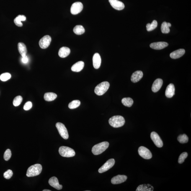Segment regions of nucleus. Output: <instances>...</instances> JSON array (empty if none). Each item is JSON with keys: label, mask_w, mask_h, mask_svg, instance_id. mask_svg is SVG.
Masks as SVG:
<instances>
[{"label": "nucleus", "mask_w": 191, "mask_h": 191, "mask_svg": "<svg viewBox=\"0 0 191 191\" xmlns=\"http://www.w3.org/2000/svg\"><path fill=\"white\" fill-rule=\"evenodd\" d=\"M57 97V94L53 92L45 93L44 96V99L46 101H51L54 100Z\"/></svg>", "instance_id": "obj_27"}, {"label": "nucleus", "mask_w": 191, "mask_h": 191, "mask_svg": "<svg viewBox=\"0 0 191 191\" xmlns=\"http://www.w3.org/2000/svg\"><path fill=\"white\" fill-rule=\"evenodd\" d=\"M71 53L69 48L66 47H63L60 49L58 52V55L61 58H65L68 56Z\"/></svg>", "instance_id": "obj_21"}, {"label": "nucleus", "mask_w": 191, "mask_h": 191, "mask_svg": "<svg viewBox=\"0 0 191 191\" xmlns=\"http://www.w3.org/2000/svg\"><path fill=\"white\" fill-rule=\"evenodd\" d=\"M158 22L156 20H154L151 24H147L146 28L148 31H151L156 29L158 26Z\"/></svg>", "instance_id": "obj_30"}, {"label": "nucleus", "mask_w": 191, "mask_h": 191, "mask_svg": "<svg viewBox=\"0 0 191 191\" xmlns=\"http://www.w3.org/2000/svg\"><path fill=\"white\" fill-rule=\"evenodd\" d=\"M115 163V161L114 159H111L108 160L99 169V173H103L108 171L109 169L113 167Z\"/></svg>", "instance_id": "obj_8"}, {"label": "nucleus", "mask_w": 191, "mask_h": 191, "mask_svg": "<svg viewBox=\"0 0 191 191\" xmlns=\"http://www.w3.org/2000/svg\"><path fill=\"white\" fill-rule=\"evenodd\" d=\"M22 61L23 63H26L28 61V58L26 56H25L22 57Z\"/></svg>", "instance_id": "obj_39"}, {"label": "nucleus", "mask_w": 191, "mask_h": 191, "mask_svg": "<svg viewBox=\"0 0 191 191\" xmlns=\"http://www.w3.org/2000/svg\"><path fill=\"white\" fill-rule=\"evenodd\" d=\"M43 191H51V190H47V189H44V190H43Z\"/></svg>", "instance_id": "obj_40"}, {"label": "nucleus", "mask_w": 191, "mask_h": 191, "mask_svg": "<svg viewBox=\"0 0 191 191\" xmlns=\"http://www.w3.org/2000/svg\"><path fill=\"white\" fill-rule=\"evenodd\" d=\"M11 75L9 73H5L1 74L0 76V79L3 81H6L10 79Z\"/></svg>", "instance_id": "obj_34"}, {"label": "nucleus", "mask_w": 191, "mask_h": 191, "mask_svg": "<svg viewBox=\"0 0 191 191\" xmlns=\"http://www.w3.org/2000/svg\"><path fill=\"white\" fill-rule=\"evenodd\" d=\"M49 183L52 187L57 190H61L63 188V185H60L59 183L58 179L56 177H53L51 178L49 181Z\"/></svg>", "instance_id": "obj_15"}, {"label": "nucleus", "mask_w": 191, "mask_h": 191, "mask_svg": "<svg viewBox=\"0 0 191 191\" xmlns=\"http://www.w3.org/2000/svg\"><path fill=\"white\" fill-rule=\"evenodd\" d=\"M175 87L173 84H170L166 88L165 91L166 97L171 98L175 94Z\"/></svg>", "instance_id": "obj_18"}, {"label": "nucleus", "mask_w": 191, "mask_h": 191, "mask_svg": "<svg viewBox=\"0 0 191 191\" xmlns=\"http://www.w3.org/2000/svg\"><path fill=\"white\" fill-rule=\"evenodd\" d=\"M73 32L77 35H81L84 33L85 29L81 25H77L73 29Z\"/></svg>", "instance_id": "obj_29"}, {"label": "nucleus", "mask_w": 191, "mask_h": 191, "mask_svg": "<svg viewBox=\"0 0 191 191\" xmlns=\"http://www.w3.org/2000/svg\"><path fill=\"white\" fill-rule=\"evenodd\" d=\"M56 126L62 138L65 140L68 139L69 138V135L65 125L61 122H58L56 124Z\"/></svg>", "instance_id": "obj_6"}, {"label": "nucleus", "mask_w": 191, "mask_h": 191, "mask_svg": "<svg viewBox=\"0 0 191 191\" xmlns=\"http://www.w3.org/2000/svg\"><path fill=\"white\" fill-rule=\"evenodd\" d=\"M32 103L30 101L27 102L24 104V110H28L32 108Z\"/></svg>", "instance_id": "obj_38"}, {"label": "nucleus", "mask_w": 191, "mask_h": 191, "mask_svg": "<svg viewBox=\"0 0 191 191\" xmlns=\"http://www.w3.org/2000/svg\"><path fill=\"white\" fill-rule=\"evenodd\" d=\"M127 177L124 175H118L115 176L111 179V183L113 184H119L125 182L127 180Z\"/></svg>", "instance_id": "obj_14"}, {"label": "nucleus", "mask_w": 191, "mask_h": 191, "mask_svg": "<svg viewBox=\"0 0 191 191\" xmlns=\"http://www.w3.org/2000/svg\"><path fill=\"white\" fill-rule=\"evenodd\" d=\"M171 24L169 23L164 22L161 26V31L163 33L167 34L170 32L169 27H171Z\"/></svg>", "instance_id": "obj_26"}, {"label": "nucleus", "mask_w": 191, "mask_h": 191, "mask_svg": "<svg viewBox=\"0 0 191 191\" xmlns=\"http://www.w3.org/2000/svg\"><path fill=\"white\" fill-rule=\"evenodd\" d=\"M169 45L167 42H153L150 45L151 48L155 50H161L165 48Z\"/></svg>", "instance_id": "obj_13"}, {"label": "nucleus", "mask_w": 191, "mask_h": 191, "mask_svg": "<svg viewBox=\"0 0 191 191\" xmlns=\"http://www.w3.org/2000/svg\"><path fill=\"white\" fill-rule=\"evenodd\" d=\"M42 167L40 164H36L31 166L28 169L26 175L28 177H32L39 175L42 172Z\"/></svg>", "instance_id": "obj_3"}, {"label": "nucleus", "mask_w": 191, "mask_h": 191, "mask_svg": "<svg viewBox=\"0 0 191 191\" xmlns=\"http://www.w3.org/2000/svg\"><path fill=\"white\" fill-rule=\"evenodd\" d=\"M11 156V152L10 149H8L5 152L4 158L6 161H8Z\"/></svg>", "instance_id": "obj_36"}, {"label": "nucleus", "mask_w": 191, "mask_h": 191, "mask_svg": "<svg viewBox=\"0 0 191 191\" xmlns=\"http://www.w3.org/2000/svg\"><path fill=\"white\" fill-rule=\"evenodd\" d=\"M110 86V84L107 81H103L98 85L94 89V92L97 95L102 96L107 92Z\"/></svg>", "instance_id": "obj_4"}, {"label": "nucleus", "mask_w": 191, "mask_h": 191, "mask_svg": "<svg viewBox=\"0 0 191 191\" xmlns=\"http://www.w3.org/2000/svg\"><path fill=\"white\" fill-rule=\"evenodd\" d=\"M51 41V38L49 35L44 36L39 42V45L41 48L45 49L48 48Z\"/></svg>", "instance_id": "obj_10"}, {"label": "nucleus", "mask_w": 191, "mask_h": 191, "mask_svg": "<svg viewBox=\"0 0 191 191\" xmlns=\"http://www.w3.org/2000/svg\"><path fill=\"white\" fill-rule=\"evenodd\" d=\"M13 174V171L10 169H9L4 173V177L6 179H9L12 177Z\"/></svg>", "instance_id": "obj_37"}, {"label": "nucleus", "mask_w": 191, "mask_h": 191, "mask_svg": "<svg viewBox=\"0 0 191 191\" xmlns=\"http://www.w3.org/2000/svg\"><path fill=\"white\" fill-rule=\"evenodd\" d=\"M109 1L112 7L117 10H122L125 8L124 3L118 0H109Z\"/></svg>", "instance_id": "obj_12"}, {"label": "nucleus", "mask_w": 191, "mask_h": 191, "mask_svg": "<svg viewBox=\"0 0 191 191\" xmlns=\"http://www.w3.org/2000/svg\"><path fill=\"white\" fill-rule=\"evenodd\" d=\"M83 6L82 3L80 2H75L71 6V12L72 14L76 15L82 11Z\"/></svg>", "instance_id": "obj_11"}, {"label": "nucleus", "mask_w": 191, "mask_h": 191, "mask_svg": "<svg viewBox=\"0 0 191 191\" xmlns=\"http://www.w3.org/2000/svg\"><path fill=\"white\" fill-rule=\"evenodd\" d=\"M81 104V102L78 100H75L72 101L68 105V107L71 109L77 108Z\"/></svg>", "instance_id": "obj_32"}, {"label": "nucleus", "mask_w": 191, "mask_h": 191, "mask_svg": "<svg viewBox=\"0 0 191 191\" xmlns=\"http://www.w3.org/2000/svg\"><path fill=\"white\" fill-rule=\"evenodd\" d=\"M109 123L113 127L118 128L123 126L124 125L125 120L124 117L122 116H114L109 119Z\"/></svg>", "instance_id": "obj_1"}, {"label": "nucleus", "mask_w": 191, "mask_h": 191, "mask_svg": "<svg viewBox=\"0 0 191 191\" xmlns=\"http://www.w3.org/2000/svg\"><path fill=\"white\" fill-rule=\"evenodd\" d=\"M122 102L124 106L130 107L133 105V101L130 97L124 98L122 99Z\"/></svg>", "instance_id": "obj_28"}, {"label": "nucleus", "mask_w": 191, "mask_h": 191, "mask_svg": "<svg viewBox=\"0 0 191 191\" xmlns=\"http://www.w3.org/2000/svg\"><path fill=\"white\" fill-rule=\"evenodd\" d=\"M138 152L140 156L145 159H150L152 157L151 151L144 147H140L138 148Z\"/></svg>", "instance_id": "obj_7"}, {"label": "nucleus", "mask_w": 191, "mask_h": 191, "mask_svg": "<svg viewBox=\"0 0 191 191\" xmlns=\"http://www.w3.org/2000/svg\"><path fill=\"white\" fill-rule=\"evenodd\" d=\"M109 143L107 142H103L94 145L93 147L92 151L94 155H98L102 154L108 148Z\"/></svg>", "instance_id": "obj_2"}, {"label": "nucleus", "mask_w": 191, "mask_h": 191, "mask_svg": "<svg viewBox=\"0 0 191 191\" xmlns=\"http://www.w3.org/2000/svg\"><path fill=\"white\" fill-rule=\"evenodd\" d=\"M143 76V72L142 71H138L134 72L131 77V81L134 83L138 82L140 81Z\"/></svg>", "instance_id": "obj_19"}, {"label": "nucleus", "mask_w": 191, "mask_h": 191, "mask_svg": "<svg viewBox=\"0 0 191 191\" xmlns=\"http://www.w3.org/2000/svg\"><path fill=\"white\" fill-rule=\"evenodd\" d=\"M177 140L181 143H185L188 142L189 138L187 135L184 134L179 135L178 137Z\"/></svg>", "instance_id": "obj_31"}, {"label": "nucleus", "mask_w": 191, "mask_h": 191, "mask_svg": "<svg viewBox=\"0 0 191 191\" xmlns=\"http://www.w3.org/2000/svg\"><path fill=\"white\" fill-rule=\"evenodd\" d=\"M59 153L61 156L67 158L74 156L76 154L74 150L66 146L60 147L59 149Z\"/></svg>", "instance_id": "obj_5"}, {"label": "nucleus", "mask_w": 191, "mask_h": 191, "mask_svg": "<svg viewBox=\"0 0 191 191\" xmlns=\"http://www.w3.org/2000/svg\"><path fill=\"white\" fill-rule=\"evenodd\" d=\"M188 156V153L187 152H183L179 156L178 162L179 164H181L184 162V160L186 159Z\"/></svg>", "instance_id": "obj_35"}, {"label": "nucleus", "mask_w": 191, "mask_h": 191, "mask_svg": "<svg viewBox=\"0 0 191 191\" xmlns=\"http://www.w3.org/2000/svg\"><path fill=\"white\" fill-rule=\"evenodd\" d=\"M163 81L162 79L158 78L156 79L153 83L152 86V90L154 92H156L159 91L162 87L163 84Z\"/></svg>", "instance_id": "obj_17"}, {"label": "nucleus", "mask_w": 191, "mask_h": 191, "mask_svg": "<svg viewBox=\"0 0 191 191\" xmlns=\"http://www.w3.org/2000/svg\"><path fill=\"white\" fill-rule=\"evenodd\" d=\"M22 97L20 96H17L15 98L13 102V104L15 107L18 106L21 103L22 101Z\"/></svg>", "instance_id": "obj_33"}, {"label": "nucleus", "mask_w": 191, "mask_h": 191, "mask_svg": "<svg viewBox=\"0 0 191 191\" xmlns=\"http://www.w3.org/2000/svg\"><path fill=\"white\" fill-rule=\"evenodd\" d=\"M26 20V17L23 15H19L14 19V22L16 26L18 27H22L23 26L22 21Z\"/></svg>", "instance_id": "obj_25"}, {"label": "nucleus", "mask_w": 191, "mask_h": 191, "mask_svg": "<svg viewBox=\"0 0 191 191\" xmlns=\"http://www.w3.org/2000/svg\"><path fill=\"white\" fill-rule=\"evenodd\" d=\"M151 138L156 146L158 148H161L163 146V142L158 134L155 132L151 133Z\"/></svg>", "instance_id": "obj_9"}, {"label": "nucleus", "mask_w": 191, "mask_h": 191, "mask_svg": "<svg viewBox=\"0 0 191 191\" xmlns=\"http://www.w3.org/2000/svg\"><path fill=\"white\" fill-rule=\"evenodd\" d=\"M154 190L153 186L149 184H143L139 185L136 191H153Z\"/></svg>", "instance_id": "obj_23"}, {"label": "nucleus", "mask_w": 191, "mask_h": 191, "mask_svg": "<svg viewBox=\"0 0 191 191\" xmlns=\"http://www.w3.org/2000/svg\"><path fill=\"white\" fill-rule=\"evenodd\" d=\"M93 66L96 69L100 67L101 63V58L100 55L99 53L94 54L92 58Z\"/></svg>", "instance_id": "obj_16"}, {"label": "nucleus", "mask_w": 191, "mask_h": 191, "mask_svg": "<svg viewBox=\"0 0 191 191\" xmlns=\"http://www.w3.org/2000/svg\"><path fill=\"white\" fill-rule=\"evenodd\" d=\"M185 53V50L184 49H179L171 53L170 54V56L171 58L176 59L182 57Z\"/></svg>", "instance_id": "obj_20"}, {"label": "nucleus", "mask_w": 191, "mask_h": 191, "mask_svg": "<svg viewBox=\"0 0 191 191\" xmlns=\"http://www.w3.org/2000/svg\"><path fill=\"white\" fill-rule=\"evenodd\" d=\"M84 62L82 61H79L74 64L72 66L71 70L73 72H78L81 71L84 68Z\"/></svg>", "instance_id": "obj_22"}, {"label": "nucleus", "mask_w": 191, "mask_h": 191, "mask_svg": "<svg viewBox=\"0 0 191 191\" xmlns=\"http://www.w3.org/2000/svg\"><path fill=\"white\" fill-rule=\"evenodd\" d=\"M18 49L19 53H20L21 56L24 57L26 56L27 51L26 47L24 44L22 42H19L18 44Z\"/></svg>", "instance_id": "obj_24"}]
</instances>
